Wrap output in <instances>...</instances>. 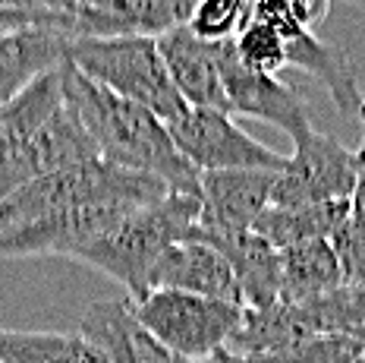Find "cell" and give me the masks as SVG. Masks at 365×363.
Here are the masks:
<instances>
[{"mask_svg":"<svg viewBox=\"0 0 365 363\" xmlns=\"http://www.w3.org/2000/svg\"><path fill=\"white\" fill-rule=\"evenodd\" d=\"M63 101L86 126L104 161L158 177L173 193L199 196L202 174L180 155L158 114L86 79L70 60L63 64Z\"/></svg>","mask_w":365,"mask_h":363,"instance_id":"1","label":"cell"},{"mask_svg":"<svg viewBox=\"0 0 365 363\" xmlns=\"http://www.w3.org/2000/svg\"><path fill=\"white\" fill-rule=\"evenodd\" d=\"M177 240H199V196L170 190L161 199L133 209L73 259L110 275L126 287L129 300H139L148 294L151 266Z\"/></svg>","mask_w":365,"mask_h":363,"instance_id":"2","label":"cell"},{"mask_svg":"<svg viewBox=\"0 0 365 363\" xmlns=\"http://www.w3.org/2000/svg\"><path fill=\"white\" fill-rule=\"evenodd\" d=\"M170 190L158 177L148 174L120 168L104 158L95 161H82L60 168L51 174L29 180L16 187L0 199V231L16 228V224L35 222L51 212H63L86 206V202H101V199H126V202H155L167 196Z\"/></svg>","mask_w":365,"mask_h":363,"instance_id":"3","label":"cell"},{"mask_svg":"<svg viewBox=\"0 0 365 363\" xmlns=\"http://www.w3.org/2000/svg\"><path fill=\"white\" fill-rule=\"evenodd\" d=\"M70 64L86 79L148 108L164 124H173L189 108L173 89L164 57L158 51V39H145V35L82 39L76 35L70 44Z\"/></svg>","mask_w":365,"mask_h":363,"instance_id":"4","label":"cell"},{"mask_svg":"<svg viewBox=\"0 0 365 363\" xmlns=\"http://www.w3.org/2000/svg\"><path fill=\"white\" fill-rule=\"evenodd\" d=\"M328 335L365 338V287L340 284L328 294L309 300H277L264 309H246L237 335L230 338V351L240 357L262 351L302 344Z\"/></svg>","mask_w":365,"mask_h":363,"instance_id":"5","label":"cell"},{"mask_svg":"<svg viewBox=\"0 0 365 363\" xmlns=\"http://www.w3.org/2000/svg\"><path fill=\"white\" fill-rule=\"evenodd\" d=\"M133 309L167 351L192 363L230 344L246 313V307L230 300L170 291V287H151L145 297L133 300Z\"/></svg>","mask_w":365,"mask_h":363,"instance_id":"6","label":"cell"},{"mask_svg":"<svg viewBox=\"0 0 365 363\" xmlns=\"http://www.w3.org/2000/svg\"><path fill=\"white\" fill-rule=\"evenodd\" d=\"M173 146L195 171H242L264 168L280 171L287 158L262 146L249 133H242L227 111L215 108H186V114L167 124Z\"/></svg>","mask_w":365,"mask_h":363,"instance_id":"7","label":"cell"},{"mask_svg":"<svg viewBox=\"0 0 365 363\" xmlns=\"http://www.w3.org/2000/svg\"><path fill=\"white\" fill-rule=\"evenodd\" d=\"M356 187V152L318 130L293 142V155L277 171L271 206L293 209L328 199H349Z\"/></svg>","mask_w":365,"mask_h":363,"instance_id":"8","label":"cell"},{"mask_svg":"<svg viewBox=\"0 0 365 363\" xmlns=\"http://www.w3.org/2000/svg\"><path fill=\"white\" fill-rule=\"evenodd\" d=\"M139 206H145V202L101 199L76 209L51 212V215L16 224V228H4L0 231V256L4 259H26V256H66V259H73L79 249H86L91 240L108 234L120 218H126Z\"/></svg>","mask_w":365,"mask_h":363,"instance_id":"9","label":"cell"},{"mask_svg":"<svg viewBox=\"0 0 365 363\" xmlns=\"http://www.w3.org/2000/svg\"><path fill=\"white\" fill-rule=\"evenodd\" d=\"M215 54H217V70H220V82H224L230 114L258 117L264 124L277 126L280 133H287L293 142L315 130L312 126L309 101L299 95V89L287 86V82H280L277 76H268V73L249 70L237 57V51H233V39L215 41Z\"/></svg>","mask_w":365,"mask_h":363,"instance_id":"10","label":"cell"},{"mask_svg":"<svg viewBox=\"0 0 365 363\" xmlns=\"http://www.w3.org/2000/svg\"><path fill=\"white\" fill-rule=\"evenodd\" d=\"M277 171H202L199 177V240L252 231L271 206Z\"/></svg>","mask_w":365,"mask_h":363,"instance_id":"11","label":"cell"},{"mask_svg":"<svg viewBox=\"0 0 365 363\" xmlns=\"http://www.w3.org/2000/svg\"><path fill=\"white\" fill-rule=\"evenodd\" d=\"M95 158H101L98 146L91 142L86 126L79 124V117L70 111V104L63 101L41 124V130L19 149L16 158L0 171V199L6 193H13L16 187L41 177V174L70 168V164H82V161H95Z\"/></svg>","mask_w":365,"mask_h":363,"instance_id":"12","label":"cell"},{"mask_svg":"<svg viewBox=\"0 0 365 363\" xmlns=\"http://www.w3.org/2000/svg\"><path fill=\"white\" fill-rule=\"evenodd\" d=\"M79 335L88 338L110 363H192L170 354L139 322L133 300H95L79 319Z\"/></svg>","mask_w":365,"mask_h":363,"instance_id":"13","label":"cell"},{"mask_svg":"<svg viewBox=\"0 0 365 363\" xmlns=\"http://www.w3.org/2000/svg\"><path fill=\"white\" fill-rule=\"evenodd\" d=\"M151 287L202 294V297L230 300V304L242 307L230 262L205 240H177L167 247L148 272V291Z\"/></svg>","mask_w":365,"mask_h":363,"instance_id":"14","label":"cell"},{"mask_svg":"<svg viewBox=\"0 0 365 363\" xmlns=\"http://www.w3.org/2000/svg\"><path fill=\"white\" fill-rule=\"evenodd\" d=\"M199 0H104L98 6L76 10L73 35L113 39V35H158L186 26Z\"/></svg>","mask_w":365,"mask_h":363,"instance_id":"15","label":"cell"},{"mask_svg":"<svg viewBox=\"0 0 365 363\" xmlns=\"http://www.w3.org/2000/svg\"><path fill=\"white\" fill-rule=\"evenodd\" d=\"M73 29L29 26L0 35V104L16 98L44 73L60 70L70 60Z\"/></svg>","mask_w":365,"mask_h":363,"instance_id":"16","label":"cell"},{"mask_svg":"<svg viewBox=\"0 0 365 363\" xmlns=\"http://www.w3.org/2000/svg\"><path fill=\"white\" fill-rule=\"evenodd\" d=\"M158 51L164 57L173 89L189 108H215L230 114L217 70L215 41H202L199 35L189 32V26H180L158 35Z\"/></svg>","mask_w":365,"mask_h":363,"instance_id":"17","label":"cell"},{"mask_svg":"<svg viewBox=\"0 0 365 363\" xmlns=\"http://www.w3.org/2000/svg\"><path fill=\"white\" fill-rule=\"evenodd\" d=\"M280 39L287 44V66H296V70L322 82L344 117H359L365 95L359 92V76H356V66L344 48L322 41L315 32H306V29H290Z\"/></svg>","mask_w":365,"mask_h":363,"instance_id":"18","label":"cell"},{"mask_svg":"<svg viewBox=\"0 0 365 363\" xmlns=\"http://www.w3.org/2000/svg\"><path fill=\"white\" fill-rule=\"evenodd\" d=\"M230 262L233 278L240 284V297L246 309H264L280 300V249L271 247L262 234L242 231L224 237H202Z\"/></svg>","mask_w":365,"mask_h":363,"instance_id":"19","label":"cell"},{"mask_svg":"<svg viewBox=\"0 0 365 363\" xmlns=\"http://www.w3.org/2000/svg\"><path fill=\"white\" fill-rule=\"evenodd\" d=\"M60 104H63V66L44 73L16 98L0 104V171L16 158L19 149L41 130V124Z\"/></svg>","mask_w":365,"mask_h":363,"instance_id":"20","label":"cell"},{"mask_svg":"<svg viewBox=\"0 0 365 363\" xmlns=\"http://www.w3.org/2000/svg\"><path fill=\"white\" fill-rule=\"evenodd\" d=\"M349 215H353V202L349 199H328L293 209L268 206L258 215L252 231L262 234L271 247L284 249L293 244H306V240H331L349 222Z\"/></svg>","mask_w":365,"mask_h":363,"instance_id":"21","label":"cell"},{"mask_svg":"<svg viewBox=\"0 0 365 363\" xmlns=\"http://www.w3.org/2000/svg\"><path fill=\"white\" fill-rule=\"evenodd\" d=\"M344 284L340 259L331 240H306L280 249V300L296 304Z\"/></svg>","mask_w":365,"mask_h":363,"instance_id":"22","label":"cell"},{"mask_svg":"<svg viewBox=\"0 0 365 363\" xmlns=\"http://www.w3.org/2000/svg\"><path fill=\"white\" fill-rule=\"evenodd\" d=\"M0 363H110L79 332L0 329Z\"/></svg>","mask_w":365,"mask_h":363,"instance_id":"23","label":"cell"},{"mask_svg":"<svg viewBox=\"0 0 365 363\" xmlns=\"http://www.w3.org/2000/svg\"><path fill=\"white\" fill-rule=\"evenodd\" d=\"M365 354V338L356 335H328L312 338L302 344L280 347V351H262L242 357L246 363H353Z\"/></svg>","mask_w":365,"mask_h":363,"instance_id":"24","label":"cell"},{"mask_svg":"<svg viewBox=\"0 0 365 363\" xmlns=\"http://www.w3.org/2000/svg\"><path fill=\"white\" fill-rule=\"evenodd\" d=\"M233 51H237V57L249 66V70L268 73V76H277V73L287 66V44L280 39V32L271 29L268 22L255 19V16L237 32Z\"/></svg>","mask_w":365,"mask_h":363,"instance_id":"25","label":"cell"},{"mask_svg":"<svg viewBox=\"0 0 365 363\" xmlns=\"http://www.w3.org/2000/svg\"><path fill=\"white\" fill-rule=\"evenodd\" d=\"M252 10L255 0H199L186 26L202 41H230L252 19Z\"/></svg>","mask_w":365,"mask_h":363,"instance_id":"26","label":"cell"},{"mask_svg":"<svg viewBox=\"0 0 365 363\" xmlns=\"http://www.w3.org/2000/svg\"><path fill=\"white\" fill-rule=\"evenodd\" d=\"M331 13V0H255L252 16L268 22L280 35L290 29L315 32Z\"/></svg>","mask_w":365,"mask_h":363,"instance_id":"27","label":"cell"},{"mask_svg":"<svg viewBox=\"0 0 365 363\" xmlns=\"http://www.w3.org/2000/svg\"><path fill=\"white\" fill-rule=\"evenodd\" d=\"M331 244L337 249L344 284L365 287V222L349 215V222L334 234Z\"/></svg>","mask_w":365,"mask_h":363,"instance_id":"28","label":"cell"},{"mask_svg":"<svg viewBox=\"0 0 365 363\" xmlns=\"http://www.w3.org/2000/svg\"><path fill=\"white\" fill-rule=\"evenodd\" d=\"M356 120L362 124V142H359V149H356V187H353L349 202H353V218H362L365 222V104Z\"/></svg>","mask_w":365,"mask_h":363,"instance_id":"29","label":"cell"},{"mask_svg":"<svg viewBox=\"0 0 365 363\" xmlns=\"http://www.w3.org/2000/svg\"><path fill=\"white\" fill-rule=\"evenodd\" d=\"M0 6L10 10H29V13H63V16H76V0H0Z\"/></svg>","mask_w":365,"mask_h":363,"instance_id":"30","label":"cell"},{"mask_svg":"<svg viewBox=\"0 0 365 363\" xmlns=\"http://www.w3.org/2000/svg\"><path fill=\"white\" fill-rule=\"evenodd\" d=\"M199 363H246L240 357V354H233L230 347H220V351H215L211 357H205V360H199Z\"/></svg>","mask_w":365,"mask_h":363,"instance_id":"31","label":"cell"},{"mask_svg":"<svg viewBox=\"0 0 365 363\" xmlns=\"http://www.w3.org/2000/svg\"><path fill=\"white\" fill-rule=\"evenodd\" d=\"M98 4H104V0H76V6H79V10H86V6H98Z\"/></svg>","mask_w":365,"mask_h":363,"instance_id":"32","label":"cell"},{"mask_svg":"<svg viewBox=\"0 0 365 363\" xmlns=\"http://www.w3.org/2000/svg\"><path fill=\"white\" fill-rule=\"evenodd\" d=\"M353 363H365V354H362V357H356V360H353Z\"/></svg>","mask_w":365,"mask_h":363,"instance_id":"33","label":"cell"},{"mask_svg":"<svg viewBox=\"0 0 365 363\" xmlns=\"http://www.w3.org/2000/svg\"><path fill=\"white\" fill-rule=\"evenodd\" d=\"M349 4H365V0H349Z\"/></svg>","mask_w":365,"mask_h":363,"instance_id":"34","label":"cell"}]
</instances>
